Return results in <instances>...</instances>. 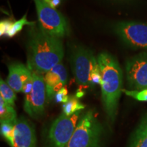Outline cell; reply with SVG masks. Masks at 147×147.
Returning a JSON list of instances; mask_svg holds the SVG:
<instances>
[{"mask_svg": "<svg viewBox=\"0 0 147 147\" xmlns=\"http://www.w3.org/2000/svg\"><path fill=\"white\" fill-rule=\"evenodd\" d=\"M64 55L59 38L47 34L39 28L32 29L27 44V67L44 74L61 62Z\"/></svg>", "mask_w": 147, "mask_h": 147, "instance_id": "6da1fadb", "label": "cell"}, {"mask_svg": "<svg viewBox=\"0 0 147 147\" xmlns=\"http://www.w3.org/2000/svg\"><path fill=\"white\" fill-rule=\"evenodd\" d=\"M97 59L102 76L101 89L104 110L111 121H114L123 92V72L119 62L109 53H101Z\"/></svg>", "mask_w": 147, "mask_h": 147, "instance_id": "7a4b0ae2", "label": "cell"}, {"mask_svg": "<svg viewBox=\"0 0 147 147\" xmlns=\"http://www.w3.org/2000/svg\"><path fill=\"white\" fill-rule=\"evenodd\" d=\"M103 129L92 110L80 117L72 137L65 147H102Z\"/></svg>", "mask_w": 147, "mask_h": 147, "instance_id": "3957f363", "label": "cell"}, {"mask_svg": "<svg viewBox=\"0 0 147 147\" xmlns=\"http://www.w3.org/2000/svg\"><path fill=\"white\" fill-rule=\"evenodd\" d=\"M40 29L55 38H63L68 33L65 18L46 0H34Z\"/></svg>", "mask_w": 147, "mask_h": 147, "instance_id": "277c9868", "label": "cell"}, {"mask_svg": "<svg viewBox=\"0 0 147 147\" xmlns=\"http://www.w3.org/2000/svg\"><path fill=\"white\" fill-rule=\"evenodd\" d=\"M71 64L77 84L84 88L91 87L92 74L100 69L93 53L82 47L76 48L71 53Z\"/></svg>", "mask_w": 147, "mask_h": 147, "instance_id": "5b68a950", "label": "cell"}, {"mask_svg": "<svg viewBox=\"0 0 147 147\" xmlns=\"http://www.w3.org/2000/svg\"><path fill=\"white\" fill-rule=\"evenodd\" d=\"M32 71L34 81L33 88L32 91L25 97L24 110L32 118L38 119L45 113L47 96V89L43 74Z\"/></svg>", "mask_w": 147, "mask_h": 147, "instance_id": "8992f818", "label": "cell"}, {"mask_svg": "<svg viewBox=\"0 0 147 147\" xmlns=\"http://www.w3.org/2000/svg\"><path fill=\"white\" fill-rule=\"evenodd\" d=\"M80 111L71 116L62 113L53 123L49 131V139L53 147H65L77 127Z\"/></svg>", "mask_w": 147, "mask_h": 147, "instance_id": "52a82bcc", "label": "cell"}, {"mask_svg": "<svg viewBox=\"0 0 147 147\" xmlns=\"http://www.w3.org/2000/svg\"><path fill=\"white\" fill-rule=\"evenodd\" d=\"M115 31L119 38L133 49H147V23L125 21L117 23Z\"/></svg>", "mask_w": 147, "mask_h": 147, "instance_id": "ba28073f", "label": "cell"}, {"mask_svg": "<svg viewBox=\"0 0 147 147\" xmlns=\"http://www.w3.org/2000/svg\"><path fill=\"white\" fill-rule=\"evenodd\" d=\"M126 78L129 88L140 91L147 88V52L139 53L127 60Z\"/></svg>", "mask_w": 147, "mask_h": 147, "instance_id": "9c48e42d", "label": "cell"}, {"mask_svg": "<svg viewBox=\"0 0 147 147\" xmlns=\"http://www.w3.org/2000/svg\"><path fill=\"white\" fill-rule=\"evenodd\" d=\"M11 147H36L34 126L23 117L18 119L14 126Z\"/></svg>", "mask_w": 147, "mask_h": 147, "instance_id": "30bf717a", "label": "cell"}, {"mask_svg": "<svg viewBox=\"0 0 147 147\" xmlns=\"http://www.w3.org/2000/svg\"><path fill=\"white\" fill-rule=\"evenodd\" d=\"M44 77L47 97L51 100L67 83V72L65 66L60 63L46 73Z\"/></svg>", "mask_w": 147, "mask_h": 147, "instance_id": "8fae6325", "label": "cell"}, {"mask_svg": "<svg viewBox=\"0 0 147 147\" xmlns=\"http://www.w3.org/2000/svg\"><path fill=\"white\" fill-rule=\"evenodd\" d=\"M7 83L16 93L22 92L24 84L32 76V71L23 63H12L9 65Z\"/></svg>", "mask_w": 147, "mask_h": 147, "instance_id": "7c38bea8", "label": "cell"}, {"mask_svg": "<svg viewBox=\"0 0 147 147\" xmlns=\"http://www.w3.org/2000/svg\"><path fill=\"white\" fill-rule=\"evenodd\" d=\"M130 147H147V113L134 132Z\"/></svg>", "mask_w": 147, "mask_h": 147, "instance_id": "4fadbf2b", "label": "cell"}, {"mask_svg": "<svg viewBox=\"0 0 147 147\" xmlns=\"http://www.w3.org/2000/svg\"><path fill=\"white\" fill-rule=\"evenodd\" d=\"M0 119L1 121H7L13 124H15L18 119L14 106L7 104L1 97H0Z\"/></svg>", "mask_w": 147, "mask_h": 147, "instance_id": "5bb4252c", "label": "cell"}, {"mask_svg": "<svg viewBox=\"0 0 147 147\" xmlns=\"http://www.w3.org/2000/svg\"><path fill=\"white\" fill-rule=\"evenodd\" d=\"M0 93H1L0 97H2L7 104L14 106V103L16 98V92L2 79L0 80Z\"/></svg>", "mask_w": 147, "mask_h": 147, "instance_id": "9a60e30c", "label": "cell"}, {"mask_svg": "<svg viewBox=\"0 0 147 147\" xmlns=\"http://www.w3.org/2000/svg\"><path fill=\"white\" fill-rule=\"evenodd\" d=\"M84 105L78 100V97L71 96L67 102L63 104V113L67 116H71L77 112L84 109Z\"/></svg>", "mask_w": 147, "mask_h": 147, "instance_id": "2e32d148", "label": "cell"}, {"mask_svg": "<svg viewBox=\"0 0 147 147\" xmlns=\"http://www.w3.org/2000/svg\"><path fill=\"white\" fill-rule=\"evenodd\" d=\"M34 23L33 22H29L27 19V16L25 15L23 18H21L18 21L14 22L13 24H12V27L9 31L8 35L7 36L8 37H13L18 34V32H20L23 29V27L25 25H34Z\"/></svg>", "mask_w": 147, "mask_h": 147, "instance_id": "e0dca14e", "label": "cell"}, {"mask_svg": "<svg viewBox=\"0 0 147 147\" xmlns=\"http://www.w3.org/2000/svg\"><path fill=\"white\" fill-rule=\"evenodd\" d=\"M14 124L7 121H1V134L10 145L12 142Z\"/></svg>", "mask_w": 147, "mask_h": 147, "instance_id": "ac0fdd59", "label": "cell"}, {"mask_svg": "<svg viewBox=\"0 0 147 147\" xmlns=\"http://www.w3.org/2000/svg\"><path fill=\"white\" fill-rule=\"evenodd\" d=\"M123 92L128 96L133 97L135 100L140 102H147V88L140 91L123 89Z\"/></svg>", "mask_w": 147, "mask_h": 147, "instance_id": "d6986e66", "label": "cell"}, {"mask_svg": "<svg viewBox=\"0 0 147 147\" xmlns=\"http://www.w3.org/2000/svg\"><path fill=\"white\" fill-rule=\"evenodd\" d=\"M67 93H68L67 92V89L65 87L62 88L61 89H60L56 93V95L55 96V99L56 100V102L58 103H63V104L67 102L69 97L67 95Z\"/></svg>", "mask_w": 147, "mask_h": 147, "instance_id": "ffe728a7", "label": "cell"}, {"mask_svg": "<svg viewBox=\"0 0 147 147\" xmlns=\"http://www.w3.org/2000/svg\"><path fill=\"white\" fill-rule=\"evenodd\" d=\"M13 23V21H10V20H3L1 21V23H0V35L1 36H7Z\"/></svg>", "mask_w": 147, "mask_h": 147, "instance_id": "44dd1931", "label": "cell"}, {"mask_svg": "<svg viewBox=\"0 0 147 147\" xmlns=\"http://www.w3.org/2000/svg\"><path fill=\"white\" fill-rule=\"evenodd\" d=\"M95 84H102V76H101L100 69H97L93 72L91 76V87H93Z\"/></svg>", "mask_w": 147, "mask_h": 147, "instance_id": "7402d4cb", "label": "cell"}, {"mask_svg": "<svg viewBox=\"0 0 147 147\" xmlns=\"http://www.w3.org/2000/svg\"><path fill=\"white\" fill-rule=\"evenodd\" d=\"M33 76L31 77L30 78H29L28 80L25 82V83L24 84L23 90H22V92L25 94H29L31 91H32V88H33Z\"/></svg>", "mask_w": 147, "mask_h": 147, "instance_id": "603a6c76", "label": "cell"}, {"mask_svg": "<svg viewBox=\"0 0 147 147\" xmlns=\"http://www.w3.org/2000/svg\"><path fill=\"white\" fill-rule=\"evenodd\" d=\"M46 1L51 6H52L54 8H56L61 3V0H46Z\"/></svg>", "mask_w": 147, "mask_h": 147, "instance_id": "cb8c5ba5", "label": "cell"}, {"mask_svg": "<svg viewBox=\"0 0 147 147\" xmlns=\"http://www.w3.org/2000/svg\"><path fill=\"white\" fill-rule=\"evenodd\" d=\"M117 1H125V0H117Z\"/></svg>", "mask_w": 147, "mask_h": 147, "instance_id": "d4e9b609", "label": "cell"}]
</instances>
